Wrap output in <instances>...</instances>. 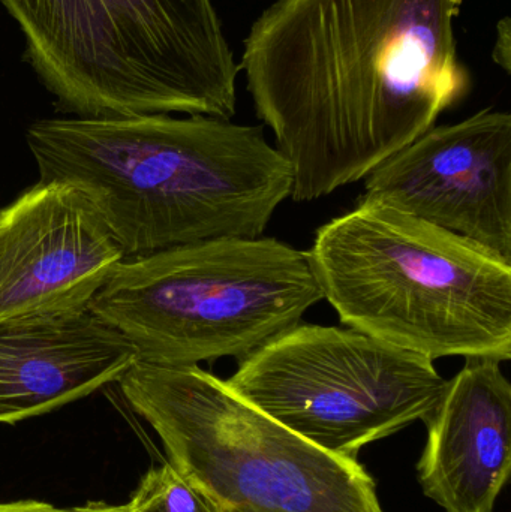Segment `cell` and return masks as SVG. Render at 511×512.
Wrapping results in <instances>:
<instances>
[{"label": "cell", "instance_id": "5b68a950", "mask_svg": "<svg viewBox=\"0 0 511 512\" xmlns=\"http://www.w3.org/2000/svg\"><path fill=\"white\" fill-rule=\"evenodd\" d=\"M323 300L308 252L227 237L120 262L89 309L138 360L168 366L252 354Z\"/></svg>", "mask_w": 511, "mask_h": 512}, {"label": "cell", "instance_id": "5bb4252c", "mask_svg": "<svg viewBox=\"0 0 511 512\" xmlns=\"http://www.w3.org/2000/svg\"><path fill=\"white\" fill-rule=\"evenodd\" d=\"M492 59L506 74L511 71V21L509 17L501 18L497 24V39H495Z\"/></svg>", "mask_w": 511, "mask_h": 512}, {"label": "cell", "instance_id": "8fae6325", "mask_svg": "<svg viewBox=\"0 0 511 512\" xmlns=\"http://www.w3.org/2000/svg\"><path fill=\"white\" fill-rule=\"evenodd\" d=\"M425 423L423 493L446 512H494L511 472V385L500 361L467 358Z\"/></svg>", "mask_w": 511, "mask_h": 512}, {"label": "cell", "instance_id": "8992f818", "mask_svg": "<svg viewBox=\"0 0 511 512\" xmlns=\"http://www.w3.org/2000/svg\"><path fill=\"white\" fill-rule=\"evenodd\" d=\"M117 382L222 512H384L359 460L306 441L200 366L137 360Z\"/></svg>", "mask_w": 511, "mask_h": 512}, {"label": "cell", "instance_id": "3957f363", "mask_svg": "<svg viewBox=\"0 0 511 512\" xmlns=\"http://www.w3.org/2000/svg\"><path fill=\"white\" fill-rule=\"evenodd\" d=\"M342 324L435 361L511 358V262L372 201L327 222L308 251Z\"/></svg>", "mask_w": 511, "mask_h": 512}, {"label": "cell", "instance_id": "4fadbf2b", "mask_svg": "<svg viewBox=\"0 0 511 512\" xmlns=\"http://www.w3.org/2000/svg\"><path fill=\"white\" fill-rule=\"evenodd\" d=\"M0 512H131V510H129V505L110 507V505L104 504H90L87 507L60 510V508L42 504V502L20 501L11 502V504H0Z\"/></svg>", "mask_w": 511, "mask_h": 512}, {"label": "cell", "instance_id": "ba28073f", "mask_svg": "<svg viewBox=\"0 0 511 512\" xmlns=\"http://www.w3.org/2000/svg\"><path fill=\"white\" fill-rule=\"evenodd\" d=\"M372 201L465 237L511 262V116L479 111L434 126L365 177Z\"/></svg>", "mask_w": 511, "mask_h": 512}, {"label": "cell", "instance_id": "7a4b0ae2", "mask_svg": "<svg viewBox=\"0 0 511 512\" xmlns=\"http://www.w3.org/2000/svg\"><path fill=\"white\" fill-rule=\"evenodd\" d=\"M26 141L39 180L86 191L126 258L261 237L293 189L264 126L218 117L41 119Z\"/></svg>", "mask_w": 511, "mask_h": 512}, {"label": "cell", "instance_id": "30bf717a", "mask_svg": "<svg viewBox=\"0 0 511 512\" xmlns=\"http://www.w3.org/2000/svg\"><path fill=\"white\" fill-rule=\"evenodd\" d=\"M137 360L134 346L89 307L0 318V424L83 399Z\"/></svg>", "mask_w": 511, "mask_h": 512}, {"label": "cell", "instance_id": "7c38bea8", "mask_svg": "<svg viewBox=\"0 0 511 512\" xmlns=\"http://www.w3.org/2000/svg\"><path fill=\"white\" fill-rule=\"evenodd\" d=\"M128 505L131 512H222L170 462L144 475Z\"/></svg>", "mask_w": 511, "mask_h": 512}, {"label": "cell", "instance_id": "9c48e42d", "mask_svg": "<svg viewBox=\"0 0 511 512\" xmlns=\"http://www.w3.org/2000/svg\"><path fill=\"white\" fill-rule=\"evenodd\" d=\"M125 259L86 191L38 180L0 210V318L86 309Z\"/></svg>", "mask_w": 511, "mask_h": 512}, {"label": "cell", "instance_id": "52a82bcc", "mask_svg": "<svg viewBox=\"0 0 511 512\" xmlns=\"http://www.w3.org/2000/svg\"><path fill=\"white\" fill-rule=\"evenodd\" d=\"M225 382L306 441L354 459L425 421L447 385L429 358L354 328L315 324L282 331Z\"/></svg>", "mask_w": 511, "mask_h": 512}, {"label": "cell", "instance_id": "6da1fadb", "mask_svg": "<svg viewBox=\"0 0 511 512\" xmlns=\"http://www.w3.org/2000/svg\"><path fill=\"white\" fill-rule=\"evenodd\" d=\"M464 0H276L243 41L257 116L314 201L365 179L468 95Z\"/></svg>", "mask_w": 511, "mask_h": 512}, {"label": "cell", "instance_id": "277c9868", "mask_svg": "<svg viewBox=\"0 0 511 512\" xmlns=\"http://www.w3.org/2000/svg\"><path fill=\"white\" fill-rule=\"evenodd\" d=\"M23 60L80 119L231 120L240 66L212 0H0Z\"/></svg>", "mask_w": 511, "mask_h": 512}]
</instances>
